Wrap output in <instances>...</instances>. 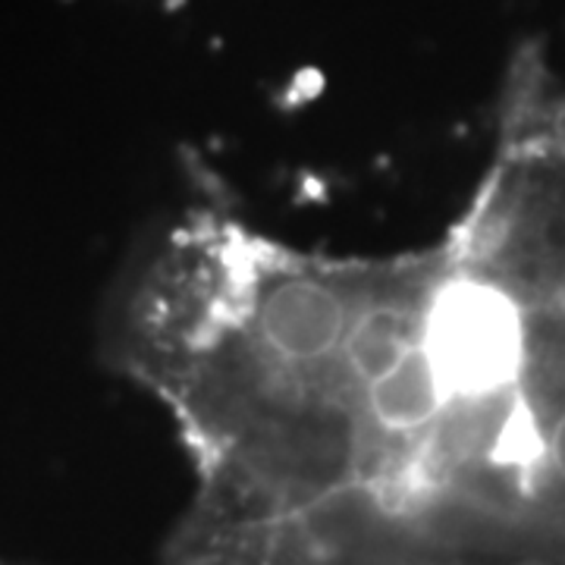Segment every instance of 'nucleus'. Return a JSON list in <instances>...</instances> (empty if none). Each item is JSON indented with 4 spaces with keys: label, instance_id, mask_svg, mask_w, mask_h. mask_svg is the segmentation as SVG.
I'll return each instance as SVG.
<instances>
[{
    "label": "nucleus",
    "instance_id": "obj_1",
    "mask_svg": "<svg viewBox=\"0 0 565 565\" xmlns=\"http://www.w3.org/2000/svg\"><path fill=\"white\" fill-rule=\"evenodd\" d=\"M437 267V243L333 258L217 207L129 255L98 345L167 408L192 462L199 490L173 537L274 525L345 493L405 505L440 490L456 412L424 343Z\"/></svg>",
    "mask_w": 565,
    "mask_h": 565
},
{
    "label": "nucleus",
    "instance_id": "obj_4",
    "mask_svg": "<svg viewBox=\"0 0 565 565\" xmlns=\"http://www.w3.org/2000/svg\"><path fill=\"white\" fill-rule=\"evenodd\" d=\"M0 565H10V563H3V559H0Z\"/></svg>",
    "mask_w": 565,
    "mask_h": 565
},
{
    "label": "nucleus",
    "instance_id": "obj_2",
    "mask_svg": "<svg viewBox=\"0 0 565 565\" xmlns=\"http://www.w3.org/2000/svg\"><path fill=\"white\" fill-rule=\"evenodd\" d=\"M440 245L527 321H565V85L541 41L505 63L493 158Z\"/></svg>",
    "mask_w": 565,
    "mask_h": 565
},
{
    "label": "nucleus",
    "instance_id": "obj_3",
    "mask_svg": "<svg viewBox=\"0 0 565 565\" xmlns=\"http://www.w3.org/2000/svg\"><path fill=\"white\" fill-rule=\"evenodd\" d=\"M515 512L565 527V321H531V352L503 437Z\"/></svg>",
    "mask_w": 565,
    "mask_h": 565
}]
</instances>
